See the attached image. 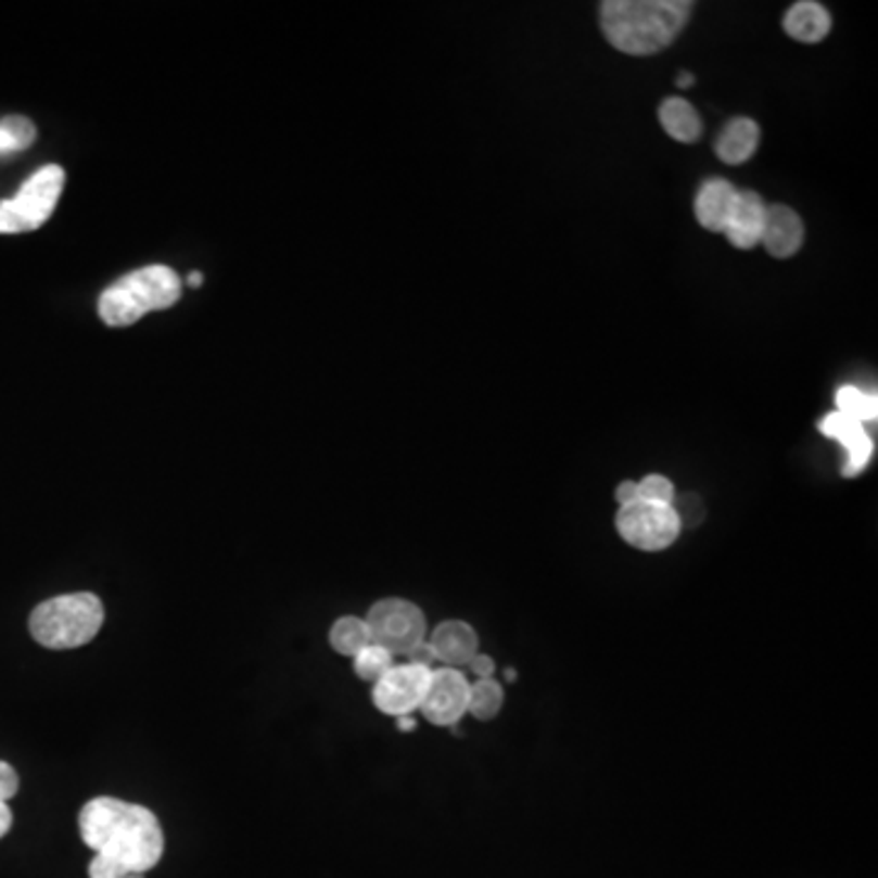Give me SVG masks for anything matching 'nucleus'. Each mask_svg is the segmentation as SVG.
Returning <instances> with one entry per match:
<instances>
[{"label": "nucleus", "mask_w": 878, "mask_h": 878, "mask_svg": "<svg viewBox=\"0 0 878 878\" xmlns=\"http://www.w3.org/2000/svg\"><path fill=\"white\" fill-rule=\"evenodd\" d=\"M78 832L96 854L120 864L127 874L152 871L164 856V830L150 807L98 796L78 813Z\"/></svg>", "instance_id": "obj_1"}, {"label": "nucleus", "mask_w": 878, "mask_h": 878, "mask_svg": "<svg viewBox=\"0 0 878 878\" xmlns=\"http://www.w3.org/2000/svg\"><path fill=\"white\" fill-rule=\"evenodd\" d=\"M690 10L688 0H608L600 5V27L620 52L649 56L674 42Z\"/></svg>", "instance_id": "obj_2"}, {"label": "nucleus", "mask_w": 878, "mask_h": 878, "mask_svg": "<svg viewBox=\"0 0 878 878\" xmlns=\"http://www.w3.org/2000/svg\"><path fill=\"white\" fill-rule=\"evenodd\" d=\"M179 298L181 279L176 271L164 264H152L115 281L98 301V313L111 328H127L147 313L171 308Z\"/></svg>", "instance_id": "obj_3"}, {"label": "nucleus", "mask_w": 878, "mask_h": 878, "mask_svg": "<svg viewBox=\"0 0 878 878\" xmlns=\"http://www.w3.org/2000/svg\"><path fill=\"white\" fill-rule=\"evenodd\" d=\"M103 623L105 608L96 594H66L33 610L29 635L47 649H76L93 642Z\"/></svg>", "instance_id": "obj_4"}, {"label": "nucleus", "mask_w": 878, "mask_h": 878, "mask_svg": "<svg viewBox=\"0 0 878 878\" xmlns=\"http://www.w3.org/2000/svg\"><path fill=\"white\" fill-rule=\"evenodd\" d=\"M66 174L62 166L49 164L35 171L23 183L15 199L0 203V234L33 232L54 213L59 195L64 191Z\"/></svg>", "instance_id": "obj_5"}, {"label": "nucleus", "mask_w": 878, "mask_h": 878, "mask_svg": "<svg viewBox=\"0 0 878 878\" xmlns=\"http://www.w3.org/2000/svg\"><path fill=\"white\" fill-rule=\"evenodd\" d=\"M369 625L371 642L389 649L393 657L412 652L420 642H425L428 623L422 610L403 598H383L373 603L369 615L364 618Z\"/></svg>", "instance_id": "obj_6"}, {"label": "nucleus", "mask_w": 878, "mask_h": 878, "mask_svg": "<svg viewBox=\"0 0 878 878\" xmlns=\"http://www.w3.org/2000/svg\"><path fill=\"white\" fill-rule=\"evenodd\" d=\"M615 525L627 545L642 551H661L674 545L680 532V520L674 506L635 500L618 510Z\"/></svg>", "instance_id": "obj_7"}, {"label": "nucleus", "mask_w": 878, "mask_h": 878, "mask_svg": "<svg viewBox=\"0 0 878 878\" xmlns=\"http://www.w3.org/2000/svg\"><path fill=\"white\" fill-rule=\"evenodd\" d=\"M432 669L418 664H396L373 684V705L383 715H412L420 710L430 686Z\"/></svg>", "instance_id": "obj_8"}, {"label": "nucleus", "mask_w": 878, "mask_h": 878, "mask_svg": "<svg viewBox=\"0 0 878 878\" xmlns=\"http://www.w3.org/2000/svg\"><path fill=\"white\" fill-rule=\"evenodd\" d=\"M469 690L471 680L461 674L459 669H432L430 686L425 700H422L420 713L428 723L451 727L469 713Z\"/></svg>", "instance_id": "obj_9"}, {"label": "nucleus", "mask_w": 878, "mask_h": 878, "mask_svg": "<svg viewBox=\"0 0 878 878\" xmlns=\"http://www.w3.org/2000/svg\"><path fill=\"white\" fill-rule=\"evenodd\" d=\"M820 432L825 437L840 442L842 449L847 451L842 467L844 476L847 479L860 476L874 454V442L869 437V432H866V425L842 416V412H830V416H825L820 420Z\"/></svg>", "instance_id": "obj_10"}, {"label": "nucleus", "mask_w": 878, "mask_h": 878, "mask_svg": "<svg viewBox=\"0 0 878 878\" xmlns=\"http://www.w3.org/2000/svg\"><path fill=\"white\" fill-rule=\"evenodd\" d=\"M435 659L449 669H461L479 654V635L463 620H444L428 639Z\"/></svg>", "instance_id": "obj_11"}, {"label": "nucleus", "mask_w": 878, "mask_h": 878, "mask_svg": "<svg viewBox=\"0 0 878 878\" xmlns=\"http://www.w3.org/2000/svg\"><path fill=\"white\" fill-rule=\"evenodd\" d=\"M766 218V203L752 191H737L733 213L725 227L727 240L737 250H752L762 242V227Z\"/></svg>", "instance_id": "obj_12"}, {"label": "nucleus", "mask_w": 878, "mask_h": 878, "mask_svg": "<svg viewBox=\"0 0 878 878\" xmlns=\"http://www.w3.org/2000/svg\"><path fill=\"white\" fill-rule=\"evenodd\" d=\"M803 220L788 205H766V218L762 227V242L766 252L776 259L793 256L803 244Z\"/></svg>", "instance_id": "obj_13"}, {"label": "nucleus", "mask_w": 878, "mask_h": 878, "mask_svg": "<svg viewBox=\"0 0 878 878\" xmlns=\"http://www.w3.org/2000/svg\"><path fill=\"white\" fill-rule=\"evenodd\" d=\"M733 183L725 179H713L703 183V189L696 195V218L698 222L705 227V230L713 232H725L729 213H733L735 203Z\"/></svg>", "instance_id": "obj_14"}, {"label": "nucleus", "mask_w": 878, "mask_h": 878, "mask_svg": "<svg viewBox=\"0 0 878 878\" xmlns=\"http://www.w3.org/2000/svg\"><path fill=\"white\" fill-rule=\"evenodd\" d=\"M759 144V125L749 117H735L733 123L725 125L720 132L715 152L725 164H745L754 156Z\"/></svg>", "instance_id": "obj_15"}, {"label": "nucleus", "mask_w": 878, "mask_h": 878, "mask_svg": "<svg viewBox=\"0 0 878 878\" xmlns=\"http://www.w3.org/2000/svg\"><path fill=\"white\" fill-rule=\"evenodd\" d=\"M830 13L820 3H811V0L791 5L784 17V29L788 37L798 39V42H820L830 33Z\"/></svg>", "instance_id": "obj_16"}, {"label": "nucleus", "mask_w": 878, "mask_h": 878, "mask_svg": "<svg viewBox=\"0 0 878 878\" xmlns=\"http://www.w3.org/2000/svg\"><path fill=\"white\" fill-rule=\"evenodd\" d=\"M659 120L669 137L684 144L696 142L703 132V123H700L696 107L684 98H666L659 107Z\"/></svg>", "instance_id": "obj_17"}, {"label": "nucleus", "mask_w": 878, "mask_h": 878, "mask_svg": "<svg viewBox=\"0 0 878 878\" xmlns=\"http://www.w3.org/2000/svg\"><path fill=\"white\" fill-rule=\"evenodd\" d=\"M371 645V633L364 618L344 615L330 627V647L342 657H357L364 647Z\"/></svg>", "instance_id": "obj_18"}, {"label": "nucleus", "mask_w": 878, "mask_h": 878, "mask_svg": "<svg viewBox=\"0 0 878 878\" xmlns=\"http://www.w3.org/2000/svg\"><path fill=\"white\" fill-rule=\"evenodd\" d=\"M837 412L862 422V425H866V422H876L878 418L876 393H866L856 386H842L837 391Z\"/></svg>", "instance_id": "obj_19"}, {"label": "nucleus", "mask_w": 878, "mask_h": 878, "mask_svg": "<svg viewBox=\"0 0 878 878\" xmlns=\"http://www.w3.org/2000/svg\"><path fill=\"white\" fill-rule=\"evenodd\" d=\"M502 708V686L496 678L473 680L469 690V713L476 720H493Z\"/></svg>", "instance_id": "obj_20"}, {"label": "nucleus", "mask_w": 878, "mask_h": 878, "mask_svg": "<svg viewBox=\"0 0 878 878\" xmlns=\"http://www.w3.org/2000/svg\"><path fill=\"white\" fill-rule=\"evenodd\" d=\"M35 137L37 130L33 120L20 115L5 117V120H0V156L27 150V147L35 142Z\"/></svg>", "instance_id": "obj_21"}, {"label": "nucleus", "mask_w": 878, "mask_h": 878, "mask_svg": "<svg viewBox=\"0 0 878 878\" xmlns=\"http://www.w3.org/2000/svg\"><path fill=\"white\" fill-rule=\"evenodd\" d=\"M393 666H396V657H393L389 649L373 642L369 647H364L361 652L354 657V671H357V676L361 680H371V684H377L381 676H386Z\"/></svg>", "instance_id": "obj_22"}, {"label": "nucleus", "mask_w": 878, "mask_h": 878, "mask_svg": "<svg viewBox=\"0 0 878 878\" xmlns=\"http://www.w3.org/2000/svg\"><path fill=\"white\" fill-rule=\"evenodd\" d=\"M639 500L659 502V506H674V483L661 473H649L637 483Z\"/></svg>", "instance_id": "obj_23"}, {"label": "nucleus", "mask_w": 878, "mask_h": 878, "mask_svg": "<svg viewBox=\"0 0 878 878\" xmlns=\"http://www.w3.org/2000/svg\"><path fill=\"white\" fill-rule=\"evenodd\" d=\"M130 876L127 874L120 864H115L113 860H107V856L96 854L91 864H88V878H125Z\"/></svg>", "instance_id": "obj_24"}, {"label": "nucleus", "mask_w": 878, "mask_h": 878, "mask_svg": "<svg viewBox=\"0 0 878 878\" xmlns=\"http://www.w3.org/2000/svg\"><path fill=\"white\" fill-rule=\"evenodd\" d=\"M17 786H20V778L17 772L8 762H0V801L8 803L10 798L17 793Z\"/></svg>", "instance_id": "obj_25"}, {"label": "nucleus", "mask_w": 878, "mask_h": 878, "mask_svg": "<svg viewBox=\"0 0 878 878\" xmlns=\"http://www.w3.org/2000/svg\"><path fill=\"white\" fill-rule=\"evenodd\" d=\"M467 666L471 669V674L476 676V680L493 678V674H496V661H493V657L481 654V652L473 657Z\"/></svg>", "instance_id": "obj_26"}, {"label": "nucleus", "mask_w": 878, "mask_h": 878, "mask_svg": "<svg viewBox=\"0 0 878 878\" xmlns=\"http://www.w3.org/2000/svg\"><path fill=\"white\" fill-rule=\"evenodd\" d=\"M408 657V664H418V666H425V669H432V664H435V652H432V647H430V642L425 639V642H420L416 649H412V652H408L406 654Z\"/></svg>", "instance_id": "obj_27"}, {"label": "nucleus", "mask_w": 878, "mask_h": 878, "mask_svg": "<svg viewBox=\"0 0 878 878\" xmlns=\"http://www.w3.org/2000/svg\"><path fill=\"white\" fill-rule=\"evenodd\" d=\"M615 498H618V502H620V508L629 506V502H635V500H639L637 483H635V481H623V483H620L618 491H615Z\"/></svg>", "instance_id": "obj_28"}, {"label": "nucleus", "mask_w": 878, "mask_h": 878, "mask_svg": "<svg viewBox=\"0 0 878 878\" xmlns=\"http://www.w3.org/2000/svg\"><path fill=\"white\" fill-rule=\"evenodd\" d=\"M10 827H13V813H10L8 803L0 801V837H5L10 832Z\"/></svg>", "instance_id": "obj_29"}, {"label": "nucleus", "mask_w": 878, "mask_h": 878, "mask_svg": "<svg viewBox=\"0 0 878 878\" xmlns=\"http://www.w3.org/2000/svg\"><path fill=\"white\" fill-rule=\"evenodd\" d=\"M396 725L400 733H412V729L418 727V720L412 715H400V717H396Z\"/></svg>", "instance_id": "obj_30"}, {"label": "nucleus", "mask_w": 878, "mask_h": 878, "mask_svg": "<svg viewBox=\"0 0 878 878\" xmlns=\"http://www.w3.org/2000/svg\"><path fill=\"white\" fill-rule=\"evenodd\" d=\"M694 81H696V78H694V74H680V76H678V86H680V88H688V86H694Z\"/></svg>", "instance_id": "obj_31"}, {"label": "nucleus", "mask_w": 878, "mask_h": 878, "mask_svg": "<svg viewBox=\"0 0 878 878\" xmlns=\"http://www.w3.org/2000/svg\"><path fill=\"white\" fill-rule=\"evenodd\" d=\"M189 283L193 285V289H199V285L203 283V273H199V271H193V273L189 276Z\"/></svg>", "instance_id": "obj_32"}, {"label": "nucleus", "mask_w": 878, "mask_h": 878, "mask_svg": "<svg viewBox=\"0 0 878 878\" xmlns=\"http://www.w3.org/2000/svg\"><path fill=\"white\" fill-rule=\"evenodd\" d=\"M125 878H144L142 874H130V876H125Z\"/></svg>", "instance_id": "obj_33"}]
</instances>
